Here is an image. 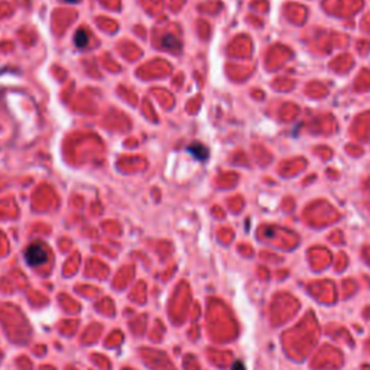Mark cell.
<instances>
[{
  "label": "cell",
  "mask_w": 370,
  "mask_h": 370,
  "mask_svg": "<svg viewBox=\"0 0 370 370\" xmlns=\"http://www.w3.org/2000/svg\"><path fill=\"white\" fill-rule=\"evenodd\" d=\"M162 45H164L165 48L171 49V51H175V49H178L179 42L178 39H177L175 36H172V35H165L164 38H162Z\"/></svg>",
  "instance_id": "4"
},
{
  "label": "cell",
  "mask_w": 370,
  "mask_h": 370,
  "mask_svg": "<svg viewBox=\"0 0 370 370\" xmlns=\"http://www.w3.org/2000/svg\"><path fill=\"white\" fill-rule=\"evenodd\" d=\"M25 259L30 266H41L48 262V252L42 243H33L26 249Z\"/></svg>",
  "instance_id": "1"
},
{
  "label": "cell",
  "mask_w": 370,
  "mask_h": 370,
  "mask_svg": "<svg viewBox=\"0 0 370 370\" xmlns=\"http://www.w3.org/2000/svg\"><path fill=\"white\" fill-rule=\"evenodd\" d=\"M74 42H75V45H77L78 48L87 46V45H88V35H87V32L80 29V30L75 33V36H74Z\"/></svg>",
  "instance_id": "3"
},
{
  "label": "cell",
  "mask_w": 370,
  "mask_h": 370,
  "mask_svg": "<svg viewBox=\"0 0 370 370\" xmlns=\"http://www.w3.org/2000/svg\"><path fill=\"white\" fill-rule=\"evenodd\" d=\"M188 152H191L192 156L197 158V159H200V161L207 159V156H208V151H207L203 145H200V143H194V145H191V146L188 148Z\"/></svg>",
  "instance_id": "2"
},
{
  "label": "cell",
  "mask_w": 370,
  "mask_h": 370,
  "mask_svg": "<svg viewBox=\"0 0 370 370\" xmlns=\"http://www.w3.org/2000/svg\"><path fill=\"white\" fill-rule=\"evenodd\" d=\"M65 1H68V3H75L77 0H65Z\"/></svg>",
  "instance_id": "6"
},
{
  "label": "cell",
  "mask_w": 370,
  "mask_h": 370,
  "mask_svg": "<svg viewBox=\"0 0 370 370\" xmlns=\"http://www.w3.org/2000/svg\"><path fill=\"white\" fill-rule=\"evenodd\" d=\"M232 370H246V369H245V365H243L242 362H234Z\"/></svg>",
  "instance_id": "5"
}]
</instances>
